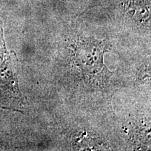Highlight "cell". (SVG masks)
<instances>
[{
	"instance_id": "6da1fadb",
	"label": "cell",
	"mask_w": 151,
	"mask_h": 151,
	"mask_svg": "<svg viewBox=\"0 0 151 151\" xmlns=\"http://www.w3.org/2000/svg\"><path fill=\"white\" fill-rule=\"evenodd\" d=\"M14 56L9 55L5 49L2 22L0 20V106L2 108H18L22 101L15 74L16 58Z\"/></svg>"
},
{
	"instance_id": "7a4b0ae2",
	"label": "cell",
	"mask_w": 151,
	"mask_h": 151,
	"mask_svg": "<svg viewBox=\"0 0 151 151\" xmlns=\"http://www.w3.org/2000/svg\"><path fill=\"white\" fill-rule=\"evenodd\" d=\"M106 48L107 45L104 41L86 40L77 44L76 63L87 76L101 82L108 78L110 72L103 63V55Z\"/></svg>"
}]
</instances>
